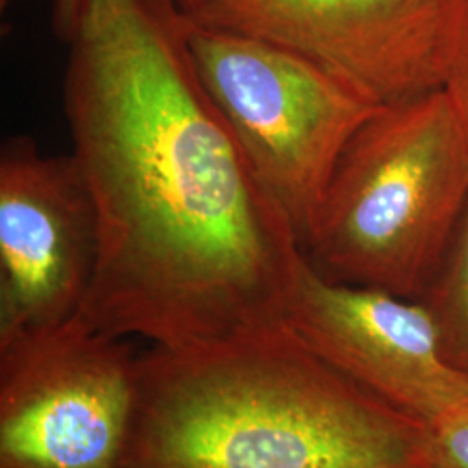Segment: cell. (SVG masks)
Returning a JSON list of instances; mask_svg holds the SVG:
<instances>
[{"label": "cell", "instance_id": "1", "mask_svg": "<svg viewBox=\"0 0 468 468\" xmlns=\"http://www.w3.org/2000/svg\"><path fill=\"white\" fill-rule=\"evenodd\" d=\"M177 0H84L63 80L98 218L80 316L189 346L286 323L305 253L201 84Z\"/></svg>", "mask_w": 468, "mask_h": 468}, {"label": "cell", "instance_id": "2", "mask_svg": "<svg viewBox=\"0 0 468 468\" xmlns=\"http://www.w3.org/2000/svg\"><path fill=\"white\" fill-rule=\"evenodd\" d=\"M123 468H439L434 431L286 324L137 356Z\"/></svg>", "mask_w": 468, "mask_h": 468}, {"label": "cell", "instance_id": "3", "mask_svg": "<svg viewBox=\"0 0 468 468\" xmlns=\"http://www.w3.org/2000/svg\"><path fill=\"white\" fill-rule=\"evenodd\" d=\"M467 205V143L432 89L382 104L352 135L303 253L330 282L420 301Z\"/></svg>", "mask_w": 468, "mask_h": 468}, {"label": "cell", "instance_id": "4", "mask_svg": "<svg viewBox=\"0 0 468 468\" xmlns=\"http://www.w3.org/2000/svg\"><path fill=\"white\" fill-rule=\"evenodd\" d=\"M187 40L201 84L303 249L342 153L382 104L274 42L193 19Z\"/></svg>", "mask_w": 468, "mask_h": 468}, {"label": "cell", "instance_id": "5", "mask_svg": "<svg viewBox=\"0 0 468 468\" xmlns=\"http://www.w3.org/2000/svg\"><path fill=\"white\" fill-rule=\"evenodd\" d=\"M137 356L80 314L0 342V468H123Z\"/></svg>", "mask_w": 468, "mask_h": 468}, {"label": "cell", "instance_id": "6", "mask_svg": "<svg viewBox=\"0 0 468 468\" xmlns=\"http://www.w3.org/2000/svg\"><path fill=\"white\" fill-rule=\"evenodd\" d=\"M98 253L96 210L71 154L9 137L0 150V342L79 316Z\"/></svg>", "mask_w": 468, "mask_h": 468}, {"label": "cell", "instance_id": "7", "mask_svg": "<svg viewBox=\"0 0 468 468\" xmlns=\"http://www.w3.org/2000/svg\"><path fill=\"white\" fill-rule=\"evenodd\" d=\"M286 324L354 384L432 431L468 406V375L446 359L421 302L330 282L305 259Z\"/></svg>", "mask_w": 468, "mask_h": 468}, {"label": "cell", "instance_id": "8", "mask_svg": "<svg viewBox=\"0 0 468 468\" xmlns=\"http://www.w3.org/2000/svg\"><path fill=\"white\" fill-rule=\"evenodd\" d=\"M446 0H203L191 19L301 52L390 104L439 89Z\"/></svg>", "mask_w": 468, "mask_h": 468}, {"label": "cell", "instance_id": "9", "mask_svg": "<svg viewBox=\"0 0 468 468\" xmlns=\"http://www.w3.org/2000/svg\"><path fill=\"white\" fill-rule=\"evenodd\" d=\"M419 302L434 321L446 359L468 375V205L450 249Z\"/></svg>", "mask_w": 468, "mask_h": 468}, {"label": "cell", "instance_id": "10", "mask_svg": "<svg viewBox=\"0 0 468 468\" xmlns=\"http://www.w3.org/2000/svg\"><path fill=\"white\" fill-rule=\"evenodd\" d=\"M439 89L468 148V0H446L437 37Z\"/></svg>", "mask_w": 468, "mask_h": 468}, {"label": "cell", "instance_id": "11", "mask_svg": "<svg viewBox=\"0 0 468 468\" xmlns=\"http://www.w3.org/2000/svg\"><path fill=\"white\" fill-rule=\"evenodd\" d=\"M439 468H468V406L434 429Z\"/></svg>", "mask_w": 468, "mask_h": 468}, {"label": "cell", "instance_id": "12", "mask_svg": "<svg viewBox=\"0 0 468 468\" xmlns=\"http://www.w3.org/2000/svg\"><path fill=\"white\" fill-rule=\"evenodd\" d=\"M84 0H54L52 28L63 42H68L80 15Z\"/></svg>", "mask_w": 468, "mask_h": 468}, {"label": "cell", "instance_id": "13", "mask_svg": "<svg viewBox=\"0 0 468 468\" xmlns=\"http://www.w3.org/2000/svg\"><path fill=\"white\" fill-rule=\"evenodd\" d=\"M177 2L185 9L186 13L191 16V15H195L198 11V7H200L203 0H177Z\"/></svg>", "mask_w": 468, "mask_h": 468}]
</instances>
